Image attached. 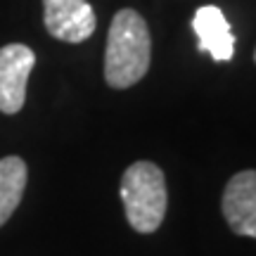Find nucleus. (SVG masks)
Returning a JSON list of instances; mask_svg holds the SVG:
<instances>
[{"label": "nucleus", "instance_id": "obj_8", "mask_svg": "<svg viewBox=\"0 0 256 256\" xmlns=\"http://www.w3.org/2000/svg\"><path fill=\"white\" fill-rule=\"evenodd\" d=\"M254 62H256V50H254Z\"/></svg>", "mask_w": 256, "mask_h": 256}, {"label": "nucleus", "instance_id": "obj_5", "mask_svg": "<svg viewBox=\"0 0 256 256\" xmlns=\"http://www.w3.org/2000/svg\"><path fill=\"white\" fill-rule=\"evenodd\" d=\"M220 209L235 235L256 240V171H240L230 178Z\"/></svg>", "mask_w": 256, "mask_h": 256}, {"label": "nucleus", "instance_id": "obj_2", "mask_svg": "<svg viewBox=\"0 0 256 256\" xmlns=\"http://www.w3.org/2000/svg\"><path fill=\"white\" fill-rule=\"evenodd\" d=\"M121 202L130 228L138 232H154L166 216V178L152 162H136L121 176Z\"/></svg>", "mask_w": 256, "mask_h": 256}, {"label": "nucleus", "instance_id": "obj_7", "mask_svg": "<svg viewBox=\"0 0 256 256\" xmlns=\"http://www.w3.org/2000/svg\"><path fill=\"white\" fill-rule=\"evenodd\" d=\"M26 162L22 156H5L0 159V228L10 220L24 197L26 188Z\"/></svg>", "mask_w": 256, "mask_h": 256}, {"label": "nucleus", "instance_id": "obj_1", "mask_svg": "<svg viewBox=\"0 0 256 256\" xmlns=\"http://www.w3.org/2000/svg\"><path fill=\"white\" fill-rule=\"evenodd\" d=\"M152 40L140 12L119 10L110 24L104 50V78L112 88L136 86L150 69Z\"/></svg>", "mask_w": 256, "mask_h": 256}, {"label": "nucleus", "instance_id": "obj_4", "mask_svg": "<svg viewBox=\"0 0 256 256\" xmlns=\"http://www.w3.org/2000/svg\"><path fill=\"white\" fill-rule=\"evenodd\" d=\"M48 34L64 43H83L95 34V10L86 0H43Z\"/></svg>", "mask_w": 256, "mask_h": 256}, {"label": "nucleus", "instance_id": "obj_6", "mask_svg": "<svg viewBox=\"0 0 256 256\" xmlns=\"http://www.w3.org/2000/svg\"><path fill=\"white\" fill-rule=\"evenodd\" d=\"M192 31L200 38V50L209 52L216 62H230L235 55V34L223 10L216 5H202L192 17Z\"/></svg>", "mask_w": 256, "mask_h": 256}, {"label": "nucleus", "instance_id": "obj_3", "mask_svg": "<svg viewBox=\"0 0 256 256\" xmlns=\"http://www.w3.org/2000/svg\"><path fill=\"white\" fill-rule=\"evenodd\" d=\"M36 55L24 43L0 48V112L17 114L26 100V83L34 72Z\"/></svg>", "mask_w": 256, "mask_h": 256}]
</instances>
